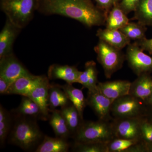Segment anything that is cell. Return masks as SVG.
<instances>
[{"mask_svg":"<svg viewBox=\"0 0 152 152\" xmlns=\"http://www.w3.org/2000/svg\"><path fill=\"white\" fill-rule=\"evenodd\" d=\"M145 102L147 106L152 107V94Z\"/></svg>","mask_w":152,"mask_h":152,"instance_id":"obj_37","label":"cell"},{"mask_svg":"<svg viewBox=\"0 0 152 152\" xmlns=\"http://www.w3.org/2000/svg\"><path fill=\"white\" fill-rule=\"evenodd\" d=\"M94 50L98 61L103 69L105 76L107 78H110L113 74L121 68L126 59L125 56L121 50L100 40Z\"/></svg>","mask_w":152,"mask_h":152,"instance_id":"obj_5","label":"cell"},{"mask_svg":"<svg viewBox=\"0 0 152 152\" xmlns=\"http://www.w3.org/2000/svg\"><path fill=\"white\" fill-rule=\"evenodd\" d=\"M107 143L95 142H75L72 150L77 152H107Z\"/></svg>","mask_w":152,"mask_h":152,"instance_id":"obj_30","label":"cell"},{"mask_svg":"<svg viewBox=\"0 0 152 152\" xmlns=\"http://www.w3.org/2000/svg\"><path fill=\"white\" fill-rule=\"evenodd\" d=\"M152 94V77L143 74L131 83L129 94L145 102Z\"/></svg>","mask_w":152,"mask_h":152,"instance_id":"obj_16","label":"cell"},{"mask_svg":"<svg viewBox=\"0 0 152 152\" xmlns=\"http://www.w3.org/2000/svg\"><path fill=\"white\" fill-rule=\"evenodd\" d=\"M50 84L45 76L43 80L26 96L34 101L40 108L44 118L46 119L50 111L49 106V91Z\"/></svg>","mask_w":152,"mask_h":152,"instance_id":"obj_15","label":"cell"},{"mask_svg":"<svg viewBox=\"0 0 152 152\" xmlns=\"http://www.w3.org/2000/svg\"><path fill=\"white\" fill-rule=\"evenodd\" d=\"M142 117L113 119L111 122L115 137L142 139L140 126Z\"/></svg>","mask_w":152,"mask_h":152,"instance_id":"obj_8","label":"cell"},{"mask_svg":"<svg viewBox=\"0 0 152 152\" xmlns=\"http://www.w3.org/2000/svg\"><path fill=\"white\" fill-rule=\"evenodd\" d=\"M129 23L126 14L121 7H115L112 9L106 20V28L119 30Z\"/></svg>","mask_w":152,"mask_h":152,"instance_id":"obj_25","label":"cell"},{"mask_svg":"<svg viewBox=\"0 0 152 152\" xmlns=\"http://www.w3.org/2000/svg\"><path fill=\"white\" fill-rule=\"evenodd\" d=\"M87 105L90 106L99 120L111 121V107L113 102L96 88L88 91L86 99Z\"/></svg>","mask_w":152,"mask_h":152,"instance_id":"obj_10","label":"cell"},{"mask_svg":"<svg viewBox=\"0 0 152 152\" xmlns=\"http://www.w3.org/2000/svg\"><path fill=\"white\" fill-rule=\"evenodd\" d=\"M111 121H83L74 136L75 142H108L115 138Z\"/></svg>","mask_w":152,"mask_h":152,"instance_id":"obj_4","label":"cell"},{"mask_svg":"<svg viewBox=\"0 0 152 152\" xmlns=\"http://www.w3.org/2000/svg\"><path fill=\"white\" fill-rule=\"evenodd\" d=\"M142 139H125L115 137L107 143V152H126L130 148L138 143Z\"/></svg>","mask_w":152,"mask_h":152,"instance_id":"obj_28","label":"cell"},{"mask_svg":"<svg viewBox=\"0 0 152 152\" xmlns=\"http://www.w3.org/2000/svg\"><path fill=\"white\" fill-rule=\"evenodd\" d=\"M70 145L67 139L45 136L35 150L36 152H67Z\"/></svg>","mask_w":152,"mask_h":152,"instance_id":"obj_18","label":"cell"},{"mask_svg":"<svg viewBox=\"0 0 152 152\" xmlns=\"http://www.w3.org/2000/svg\"><path fill=\"white\" fill-rule=\"evenodd\" d=\"M31 74L13 53L0 58V77L11 85L17 79Z\"/></svg>","mask_w":152,"mask_h":152,"instance_id":"obj_9","label":"cell"},{"mask_svg":"<svg viewBox=\"0 0 152 152\" xmlns=\"http://www.w3.org/2000/svg\"><path fill=\"white\" fill-rule=\"evenodd\" d=\"M12 128V116L1 105L0 107V143L4 144Z\"/></svg>","mask_w":152,"mask_h":152,"instance_id":"obj_27","label":"cell"},{"mask_svg":"<svg viewBox=\"0 0 152 152\" xmlns=\"http://www.w3.org/2000/svg\"><path fill=\"white\" fill-rule=\"evenodd\" d=\"M136 43L143 50L147 51L152 54V39H147L144 38L142 39L137 41Z\"/></svg>","mask_w":152,"mask_h":152,"instance_id":"obj_33","label":"cell"},{"mask_svg":"<svg viewBox=\"0 0 152 152\" xmlns=\"http://www.w3.org/2000/svg\"><path fill=\"white\" fill-rule=\"evenodd\" d=\"M145 116L148 119L152 122V107L148 106V110Z\"/></svg>","mask_w":152,"mask_h":152,"instance_id":"obj_36","label":"cell"},{"mask_svg":"<svg viewBox=\"0 0 152 152\" xmlns=\"http://www.w3.org/2000/svg\"><path fill=\"white\" fill-rule=\"evenodd\" d=\"M50 111L52 114L50 118V124L53 128L56 136L67 139L72 134L65 119L61 111L55 109Z\"/></svg>","mask_w":152,"mask_h":152,"instance_id":"obj_22","label":"cell"},{"mask_svg":"<svg viewBox=\"0 0 152 152\" xmlns=\"http://www.w3.org/2000/svg\"><path fill=\"white\" fill-rule=\"evenodd\" d=\"M98 72L96 64L93 61L87 62L85 65V69L81 72L79 77L78 83L81 84L83 88L91 91L97 87Z\"/></svg>","mask_w":152,"mask_h":152,"instance_id":"obj_20","label":"cell"},{"mask_svg":"<svg viewBox=\"0 0 152 152\" xmlns=\"http://www.w3.org/2000/svg\"><path fill=\"white\" fill-rule=\"evenodd\" d=\"M131 83L129 81H110L99 82L98 90L113 102L125 95L129 94Z\"/></svg>","mask_w":152,"mask_h":152,"instance_id":"obj_11","label":"cell"},{"mask_svg":"<svg viewBox=\"0 0 152 152\" xmlns=\"http://www.w3.org/2000/svg\"><path fill=\"white\" fill-rule=\"evenodd\" d=\"M61 86L67 95L71 102L77 110L81 118L83 120L84 111L87 103L82 90L75 88L72 85L66 83Z\"/></svg>","mask_w":152,"mask_h":152,"instance_id":"obj_21","label":"cell"},{"mask_svg":"<svg viewBox=\"0 0 152 152\" xmlns=\"http://www.w3.org/2000/svg\"><path fill=\"white\" fill-rule=\"evenodd\" d=\"M81 72L75 66L53 64L49 68L48 78L50 80H63L66 83L72 85L78 83Z\"/></svg>","mask_w":152,"mask_h":152,"instance_id":"obj_14","label":"cell"},{"mask_svg":"<svg viewBox=\"0 0 152 152\" xmlns=\"http://www.w3.org/2000/svg\"><path fill=\"white\" fill-rule=\"evenodd\" d=\"M143 51L136 42L130 44L125 55L128 64L137 76L152 73V57Z\"/></svg>","mask_w":152,"mask_h":152,"instance_id":"obj_7","label":"cell"},{"mask_svg":"<svg viewBox=\"0 0 152 152\" xmlns=\"http://www.w3.org/2000/svg\"><path fill=\"white\" fill-rule=\"evenodd\" d=\"M11 84L4 79L0 77V94L1 95H6L7 91Z\"/></svg>","mask_w":152,"mask_h":152,"instance_id":"obj_34","label":"cell"},{"mask_svg":"<svg viewBox=\"0 0 152 152\" xmlns=\"http://www.w3.org/2000/svg\"><path fill=\"white\" fill-rule=\"evenodd\" d=\"M23 96L18 107L13 110L16 117H27L34 119L40 117L44 118L40 108L37 104L28 97Z\"/></svg>","mask_w":152,"mask_h":152,"instance_id":"obj_19","label":"cell"},{"mask_svg":"<svg viewBox=\"0 0 152 152\" xmlns=\"http://www.w3.org/2000/svg\"><path fill=\"white\" fill-rule=\"evenodd\" d=\"M144 26L139 23L129 22L119 30L130 39L138 41L145 38V28Z\"/></svg>","mask_w":152,"mask_h":152,"instance_id":"obj_29","label":"cell"},{"mask_svg":"<svg viewBox=\"0 0 152 152\" xmlns=\"http://www.w3.org/2000/svg\"><path fill=\"white\" fill-rule=\"evenodd\" d=\"M42 11L75 19L89 27L103 24L105 16L88 0H42Z\"/></svg>","mask_w":152,"mask_h":152,"instance_id":"obj_1","label":"cell"},{"mask_svg":"<svg viewBox=\"0 0 152 152\" xmlns=\"http://www.w3.org/2000/svg\"><path fill=\"white\" fill-rule=\"evenodd\" d=\"M17 118L9 134V142L25 151L37 149L45 137L35 120L27 117Z\"/></svg>","mask_w":152,"mask_h":152,"instance_id":"obj_2","label":"cell"},{"mask_svg":"<svg viewBox=\"0 0 152 152\" xmlns=\"http://www.w3.org/2000/svg\"><path fill=\"white\" fill-rule=\"evenodd\" d=\"M140 127L142 140L146 143L152 142V122L146 117H142Z\"/></svg>","mask_w":152,"mask_h":152,"instance_id":"obj_31","label":"cell"},{"mask_svg":"<svg viewBox=\"0 0 152 152\" xmlns=\"http://www.w3.org/2000/svg\"><path fill=\"white\" fill-rule=\"evenodd\" d=\"M60 111L65 119L71 134L75 135L83 121L81 118L77 110L72 104H70L61 108Z\"/></svg>","mask_w":152,"mask_h":152,"instance_id":"obj_24","label":"cell"},{"mask_svg":"<svg viewBox=\"0 0 152 152\" xmlns=\"http://www.w3.org/2000/svg\"><path fill=\"white\" fill-rule=\"evenodd\" d=\"M96 36L100 40L119 50H121L130 44L131 40L119 30L100 29L97 31Z\"/></svg>","mask_w":152,"mask_h":152,"instance_id":"obj_17","label":"cell"},{"mask_svg":"<svg viewBox=\"0 0 152 152\" xmlns=\"http://www.w3.org/2000/svg\"><path fill=\"white\" fill-rule=\"evenodd\" d=\"M141 0H123L121 8L126 14L135 11Z\"/></svg>","mask_w":152,"mask_h":152,"instance_id":"obj_32","label":"cell"},{"mask_svg":"<svg viewBox=\"0 0 152 152\" xmlns=\"http://www.w3.org/2000/svg\"><path fill=\"white\" fill-rule=\"evenodd\" d=\"M45 77L31 74L17 79L9 87L6 95H20L26 96L39 84Z\"/></svg>","mask_w":152,"mask_h":152,"instance_id":"obj_12","label":"cell"},{"mask_svg":"<svg viewBox=\"0 0 152 152\" xmlns=\"http://www.w3.org/2000/svg\"><path fill=\"white\" fill-rule=\"evenodd\" d=\"M20 29L7 19L0 33V58L13 53V46Z\"/></svg>","mask_w":152,"mask_h":152,"instance_id":"obj_13","label":"cell"},{"mask_svg":"<svg viewBox=\"0 0 152 152\" xmlns=\"http://www.w3.org/2000/svg\"><path fill=\"white\" fill-rule=\"evenodd\" d=\"M49 106L50 110L61 108L70 104L67 95L61 86L50 84L49 91Z\"/></svg>","mask_w":152,"mask_h":152,"instance_id":"obj_23","label":"cell"},{"mask_svg":"<svg viewBox=\"0 0 152 152\" xmlns=\"http://www.w3.org/2000/svg\"><path fill=\"white\" fill-rule=\"evenodd\" d=\"M147 152H152V142L146 143Z\"/></svg>","mask_w":152,"mask_h":152,"instance_id":"obj_38","label":"cell"},{"mask_svg":"<svg viewBox=\"0 0 152 152\" xmlns=\"http://www.w3.org/2000/svg\"><path fill=\"white\" fill-rule=\"evenodd\" d=\"M38 0H1V8L9 20L21 29L32 19Z\"/></svg>","mask_w":152,"mask_h":152,"instance_id":"obj_3","label":"cell"},{"mask_svg":"<svg viewBox=\"0 0 152 152\" xmlns=\"http://www.w3.org/2000/svg\"><path fill=\"white\" fill-rule=\"evenodd\" d=\"M147 110L144 101L128 94L113 102L111 115L113 118H140L145 116Z\"/></svg>","mask_w":152,"mask_h":152,"instance_id":"obj_6","label":"cell"},{"mask_svg":"<svg viewBox=\"0 0 152 152\" xmlns=\"http://www.w3.org/2000/svg\"><path fill=\"white\" fill-rule=\"evenodd\" d=\"M134 12V19L140 23L152 25V0H141Z\"/></svg>","mask_w":152,"mask_h":152,"instance_id":"obj_26","label":"cell"},{"mask_svg":"<svg viewBox=\"0 0 152 152\" xmlns=\"http://www.w3.org/2000/svg\"><path fill=\"white\" fill-rule=\"evenodd\" d=\"M116 0H96L99 5L103 8L107 9L113 4Z\"/></svg>","mask_w":152,"mask_h":152,"instance_id":"obj_35","label":"cell"}]
</instances>
